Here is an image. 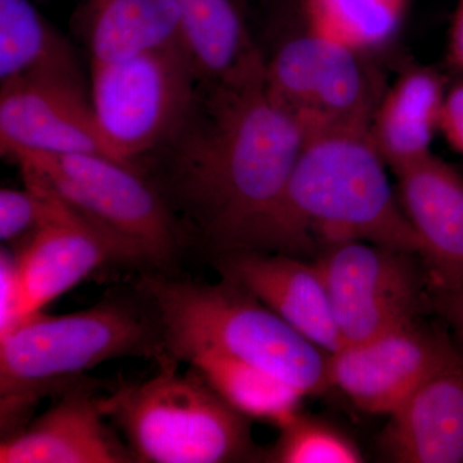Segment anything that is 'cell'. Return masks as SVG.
<instances>
[{
	"label": "cell",
	"instance_id": "obj_15",
	"mask_svg": "<svg viewBox=\"0 0 463 463\" xmlns=\"http://www.w3.org/2000/svg\"><path fill=\"white\" fill-rule=\"evenodd\" d=\"M380 455L395 463H463V354L452 350L390 414Z\"/></svg>",
	"mask_w": 463,
	"mask_h": 463
},
{
	"label": "cell",
	"instance_id": "obj_20",
	"mask_svg": "<svg viewBox=\"0 0 463 463\" xmlns=\"http://www.w3.org/2000/svg\"><path fill=\"white\" fill-rule=\"evenodd\" d=\"M183 44L209 83L223 80L258 53L237 0H178Z\"/></svg>",
	"mask_w": 463,
	"mask_h": 463
},
{
	"label": "cell",
	"instance_id": "obj_11",
	"mask_svg": "<svg viewBox=\"0 0 463 463\" xmlns=\"http://www.w3.org/2000/svg\"><path fill=\"white\" fill-rule=\"evenodd\" d=\"M0 148L109 156L78 75H29L2 83ZM112 158V157H111Z\"/></svg>",
	"mask_w": 463,
	"mask_h": 463
},
{
	"label": "cell",
	"instance_id": "obj_6",
	"mask_svg": "<svg viewBox=\"0 0 463 463\" xmlns=\"http://www.w3.org/2000/svg\"><path fill=\"white\" fill-rule=\"evenodd\" d=\"M25 175L56 192L108 240L118 265L170 273L184 239L169 203L129 164L99 154L14 151Z\"/></svg>",
	"mask_w": 463,
	"mask_h": 463
},
{
	"label": "cell",
	"instance_id": "obj_21",
	"mask_svg": "<svg viewBox=\"0 0 463 463\" xmlns=\"http://www.w3.org/2000/svg\"><path fill=\"white\" fill-rule=\"evenodd\" d=\"M78 75L69 45L29 0H0V80Z\"/></svg>",
	"mask_w": 463,
	"mask_h": 463
},
{
	"label": "cell",
	"instance_id": "obj_4",
	"mask_svg": "<svg viewBox=\"0 0 463 463\" xmlns=\"http://www.w3.org/2000/svg\"><path fill=\"white\" fill-rule=\"evenodd\" d=\"M165 355L160 326L138 291L69 315L27 317L0 336L3 430L20 429L39 399L78 385L97 365L125 356L157 362Z\"/></svg>",
	"mask_w": 463,
	"mask_h": 463
},
{
	"label": "cell",
	"instance_id": "obj_17",
	"mask_svg": "<svg viewBox=\"0 0 463 463\" xmlns=\"http://www.w3.org/2000/svg\"><path fill=\"white\" fill-rule=\"evenodd\" d=\"M448 80L430 66H411L383 90L368 134L392 173L432 154Z\"/></svg>",
	"mask_w": 463,
	"mask_h": 463
},
{
	"label": "cell",
	"instance_id": "obj_7",
	"mask_svg": "<svg viewBox=\"0 0 463 463\" xmlns=\"http://www.w3.org/2000/svg\"><path fill=\"white\" fill-rule=\"evenodd\" d=\"M200 70L183 43L91 65L90 102L109 156L133 161L176 136L196 103Z\"/></svg>",
	"mask_w": 463,
	"mask_h": 463
},
{
	"label": "cell",
	"instance_id": "obj_5",
	"mask_svg": "<svg viewBox=\"0 0 463 463\" xmlns=\"http://www.w3.org/2000/svg\"><path fill=\"white\" fill-rule=\"evenodd\" d=\"M151 379L121 383L99 398L106 419L123 435L136 462L259 461L252 420L237 412L196 371L181 373L170 355Z\"/></svg>",
	"mask_w": 463,
	"mask_h": 463
},
{
	"label": "cell",
	"instance_id": "obj_26",
	"mask_svg": "<svg viewBox=\"0 0 463 463\" xmlns=\"http://www.w3.org/2000/svg\"><path fill=\"white\" fill-rule=\"evenodd\" d=\"M432 313L463 354V277L452 286L432 291Z\"/></svg>",
	"mask_w": 463,
	"mask_h": 463
},
{
	"label": "cell",
	"instance_id": "obj_2",
	"mask_svg": "<svg viewBox=\"0 0 463 463\" xmlns=\"http://www.w3.org/2000/svg\"><path fill=\"white\" fill-rule=\"evenodd\" d=\"M388 167L368 130L307 133L269 252L315 259L335 243L364 241L422 258Z\"/></svg>",
	"mask_w": 463,
	"mask_h": 463
},
{
	"label": "cell",
	"instance_id": "obj_22",
	"mask_svg": "<svg viewBox=\"0 0 463 463\" xmlns=\"http://www.w3.org/2000/svg\"><path fill=\"white\" fill-rule=\"evenodd\" d=\"M410 0H303L307 32L367 54L401 29Z\"/></svg>",
	"mask_w": 463,
	"mask_h": 463
},
{
	"label": "cell",
	"instance_id": "obj_14",
	"mask_svg": "<svg viewBox=\"0 0 463 463\" xmlns=\"http://www.w3.org/2000/svg\"><path fill=\"white\" fill-rule=\"evenodd\" d=\"M90 386L78 383L38 419L3 437L2 463H133Z\"/></svg>",
	"mask_w": 463,
	"mask_h": 463
},
{
	"label": "cell",
	"instance_id": "obj_19",
	"mask_svg": "<svg viewBox=\"0 0 463 463\" xmlns=\"http://www.w3.org/2000/svg\"><path fill=\"white\" fill-rule=\"evenodd\" d=\"M176 362L190 365L237 412L277 429L300 412L306 398L279 377L213 350H190Z\"/></svg>",
	"mask_w": 463,
	"mask_h": 463
},
{
	"label": "cell",
	"instance_id": "obj_8",
	"mask_svg": "<svg viewBox=\"0 0 463 463\" xmlns=\"http://www.w3.org/2000/svg\"><path fill=\"white\" fill-rule=\"evenodd\" d=\"M344 345L373 339L432 312L422 258L364 242L335 243L318 252Z\"/></svg>",
	"mask_w": 463,
	"mask_h": 463
},
{
	"label": "cell",
	"instance_id": "obj_12",
	"mask_svg": "<svg viewBox=\"0 0 463 463\" xmlns=\"http://www.w3.org/2000/svg\"><path fill=\"white\" fill-rule=\"evenodd\" d=\"M43 184L51 194L50 212L41 227L14 249L23 319L42 312L105 265L118 264L108 240Z\"/></svg>",
	"mask_w": 463,
	"mask_h": 463
},
{
	"label": "cell",
	"instance_id": "obj_23",
	"mask_svg": "<svg viewBox=\"0 0 463 463\" xmlns=\"http://www.w3.org/2000/svg\"><path fill=\"white\" fill-rule=\"evenodd\" d=\"M272 447L261 450L260 462L361 463V448L345 431L319 417L298 412L279 428Z\"/></svg>",
	"mask_w": 463,
	"mask_h": 463
},
{
	"label": "cell",
	"instance_id": "obj_18",
	"mask_svg": "<svg viewBox=\"0 0 463 463\" xmlns=\"http://www.w3.org/2000/svg\"><path fill=\"white\" fill-rule=\"evenodd\" d=\"M91 65L183 43L178 0H88Z\"/></svg>",
	"mask_w": 463,
	"mask_h": 463
},
{
	"label": "cell",
	"instance_id": "obj_25",
	"mask_svg": "<svg viewBox=\"0 0 463 463\" xmlns=\"http://www.w3.org/2000/svg\"><path fill=\"white\" fill-rule=\"evenodd\" d=\"M21 297L14 251L2 249L0 254V336L21 322Z\"/></svg>",
	"mask_w": 463,
	"mask_h": 463
},
{
	"label": "cell",
	"instance_id": "obj_27",
	"mask_svg": "<svg viewBox=\"0 0 463 463\" xmlns=\"http://www.w3.org/2000/svg\"><path fill=\"white\" fill-rule=\"evenodd\" d=\"M439 134L453 151L463 156V78L448 87Z\"/></svg>",
	"mask_w": 463,
	"mask_h": 463
},
{
	"label": "cell",
	"instance_id": "obj_29",
	"mask_svg": "<svg viewBox=\"0 0 463 463\" xmlns=\"http://www.w3.org/2000/svg\"><path fill=\"white\" fill-rule=\"evenodd\" d=\"M237 2H239V3H240V5H241V3H242V2H243V0H237Z\"/></svg>",
	"mask_w": 463,
	"mask_h": 463
},
{
	"label": "cell",
	"instance_id": "obj_3",
	"mask_svg": "<svg viewBox=\"0 0 463 463\" xmlns=\"http://www.w3.org/2000/svg\"><path fill=\"white\" fill-rule=\"evenodd\" d=\"M137 291L160 326L167 355L207 349L279 377L306 397L330 390L328 355L237 283L145 272Z\"/></svg>",
	"mask_w": 463,
	"mask_h": 463
},
{
	"label": "cell",
	"instance_id": "obj_13",
	"mask_svg": "<svg viewBox=\"0 0 463 463\" xmlns=\"http://www.w3.org/2000/svg\"><path fill=\"white\" fill-rule=\"evenodd\" d=\"M222 279L237 283L327 354L344 346L330 294L318 265L283 252L241 251L216 255Z\"/></svg>",
	"mask_w": 463,
	"mask_h": 463
},
{
	"label": "cell",
	"instance_id": "obj_16",
	"mask_svg": "<svg viewBox=\"0 0 463 463\" xmlns=\"http://www.w3.org/2000/svg\"><path fill=\"white\" fill-rule=\"evenodd\" d=\"M402 209L421 241L432 291L463 277V175L435 156L394 172Z\"/></svg>",
	"mask_w": 463,
	"mask_h": 463
},
{
	"label": "cell",
	"instance_id": "obj_10",
	"mask_svg": "<svg viewBox=\"0 0 463 463\" xmlns=\"http://www.w3.org/2000/svg\"><path fill=\"white\" fill-rule=\"evenodd\" d=\"M453 349L443 323L432 325L421 317L328 355L330 388L362 412L389 417Z\"/></svg>",
	"mask_w": 463,
	"mask_h": 463
},
{
	"label": "cell",
	"instance_id": "obj_1",
	"mask_svg": "<svg viewBox=\"0 0 463 463\" xmlns=\"http://www.w3.org/2000/svg\"><path fill=\"white\" fill-rule=\"evenodd\" d=\"M174 164V194L216 255L270 251L307 132L273 96L258 53L212 83Z\"/></svg>",
	"mask_w": 463,
	"mask_h": 463
},
{
	"label": "cell",
	"instance_id": "obj_9",
	"mask_svg": "<svg viewBox=\"0 0 463 463\" xmlns=\"http://www.w3.org/2000/svg\"><path fill=\"white\" fill-rule=\"evenodd\" d=\"M364 56L306 30L265 62V79L307 133L368 130L385 88L377 83Z\"/></svg>",
	"mask_w": 463,
	"mask_h": 463
},
{
	"label": "cell",
	"instance_id": "obj_28",
	"mask_svg": "<svg viewBox=\"0 0 463 463\" xmlns=\"http://www.w3.org/2000/svg\"><path fill=\"white\" fill-rule=\"evenodd\" d=\"M448 65L463 75V0H457L448 35Z\"/></svg>",
	"mask_w": 463,
	"mask_h": 463
},
{
	"label": "cell",
	"instance_id": "obj_24",
	"mask_svg": "<svg viewBox=\"0 0 463 463\" xmlns=\"http://www.w3.org/2000/svg\"><path fill=\"white\" fill-rule=\"evenodd\" d=\"M23 190L0 191V240L3 245H21L41 227L50 212L51 194L43 183L24 175Z\"/></svg>",
	"mask_w": 463,
	"mask_h": 463
}]
</instances>
